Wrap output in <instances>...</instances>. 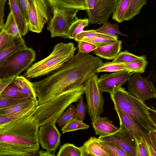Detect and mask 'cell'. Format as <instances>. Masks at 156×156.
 <instances>
[{"mask_svg":"<svg viewBox=\"0 0 156 156\" xmlns=\"http://www.w3.org/2000/svg\"><path fill=\"white\" fill-rule=\"evenodd\" d=\"M31 99H34L30 98L16 99H9L3 97L0 94V109Z\"/></svg>","mask_w":156,"mask_h":156,"instance_id":"cell-39","label":"cell"},{"mask_svg":"<svg viewBox=\"0 0 156 156\" xmlns=\"http://www.w3.org/2000/svg\"><path fill=\"white\" fill-rule=\"evenodd\" d=\"M1 79H0V81H1Z\"/></svg>","mask_w":156,"mask_h":156,"instance_id":"cell-50","label":"cell"},{"mask_svg":"<svg viewBox=\"0 0 156 156\" xmlns=\"http://www.w3.org/2000/svg\"><path fill=\"white\" fill-rule=\"evenodd\" d=\"M122 42V41L117 40L112 43L97 47L93 51V52L101 58L113 60L120 52Z\"/></svg>","mask_w":156,"mask_h":156,"instance_id":"cell-17","label":"cell"},{"mask_svg":"<svg viewBox=\"0 0 156 156\" xmlns=\"http://www.w3.org/2000/svg\"><path fill=\"white\" fill-rule=\"evenodd\" d=\"M98 138L99 142L104 147L110 156H129L125 151L116 144L102 140Z\"/></svg>","mask_w":156,"mask_h":156,"instance_id":"cell-29","label":"cell"},{"mask_svg":"<svg viewBox=\"0 0 156 156\" xmlns=\"http://www.w3.org/2000/svg\"><path fill=\"white\" fill-rule=\"evenodd\" d=\"M37 101H34L30 105L13 114L0 116V126L15 120L31 112L38 104Z\"/></svg>","mask_w":156,"mask_h":156,"instance_id":"cell-22","label":"cell"},{"mask_svg":"<svg viewBox=\"0 0 156 156\" xmlns=\"http://www.w3.org/2000/svg\"><path fill=\"white\" fill-rule=\"evenodd\" d=\"M56 156H81L79 147L68 143L61 146Z\"/></svg>","mask_w":156,"mask_h":156,"instance_id":"cell-34","label":"cell"},{"mask_svg":"<svg viewBox=\"0 0 156 156\" xmlns=\"http://www.w3.org/2000/svg\"><path fill=\"white\" fill-rule=\"evenodd\" d=\"M149 134L154 145L156 147V130L150 131Z\"/></svg>","mask_w":156,"mask_h":156,"instance_id":"cell-48","label":"cell"},{"mask_svg":"<svg viewBox=\"0 0 156 156\" xmlns=\"http://www.w3.org/2000/svg\"><path fill=\"white\" fill-rule=\"evenodd\" d=\"M117 40L118 37L116 35H105L102 36L95 37L86 42L91 43L98 47L112 43Z\"/></svg>","mask_w":156,"mask_h":156,"instance_id":"cell-36","label":"cell"},{"mask_svg":"<svg viewBox=\"0 0 156 156\" xmlns=\"http://www.w3.org/2000/svg\"><path fill=\"white\" fill-rule=\"evenodd\" d=\"M17 1L23 15L26 20L27 16V0H17Z\"/></svg>","mask_w":156,"mask_h":156,"instance_id":"cell-45","label":"cell"},{"mask_svg":"<svg viewBox=\"0 0 156 156\" xmlns=\"http://www.w3.org/2000/svg\"><path fill=\"white\" fill-rule=\"evenodd\" d=\"M0 95L3 97L9 99H16L29 98L23 96L18 87L12 81L5 88Z\"/></svg>","mask_w":156,"mask_h":156,"instance_id":"cell-31","label":"cell"},{"mask_svg":"<svg viewBox=\"0 0 156 156\" xmlns=\"http://www.w3.org/2000/svg\"><path fill=\"white\" fill-rule=\"evenodd\" d=\"M76 48L72 43H59L44 58L29 67L23 76L28 79L48 75L57 70L74 55Z\"/></svg>","mask_w":156,"mask_h":156,"instance_id":"cell-4","label":"cell"},{"mask_svg":"<svg viewBox=\"0 0 156 156\" xmlns=\"http://www.w3.org/2000/svg\"><path fill=\"white\" fill-rule=\"evenodd\" d=\"M119 119V128L125 133L135 144L136 140L147 141L155 147L149 133L137 124L128 115L114 106Z\"/></svg>","mask_w":156,"mask_h":156,"instance_id":"cell-11","label":"cell"},{"mask_svg":"<svg viewBox=\"0 0 156 156\" xmlns=\"http://www.w3.org/2000/svg\"><path fill=\"white\" fill-rule=\"evenodd\" d=\"M98 138L102 140L116 144L125 151L129 156H136L135 144L120 129L115 134L100 136Z\"/></svg>","mask_w":156,"mask_h":156,"instance_id":"cell-14","label":"cell"},{"mask_svg":"<svg viewBox=\"0 0 156 156\" xmlns=\"http://www.w3.org/2000/svg\"><path fill=\"white\" fill-rule=\"evenodd\" d=\"M36 155L39 156H55L54 154L50 153L48 151H44L43 150H39L37 152Z\"/></svg>","mask_w":156,"mask_h":156,"instance_id":"cell-47","label":"cell"},{"mask_svg":"<svg viewBox=\"0 0 156 156\" xmlns=\"http://www.w3.org/2000/svg\"><path fill=\"white\" fill-rule=\"evenodd\" d=\"M49 121L42 103L30 113L0 126V156L36 155L38 128Z\"/></svg>","mask_w":156,"mask_h":156,"instance_id":"cell-2","label":"cell"},{"mask_svg":"<svg viewBox=\"0 0 156 156\" xmlns=\"http://www.w3.org/2000/svg\"><path fill=\"white\" fill-rule=\"evenodd\" d=\"M79 52L84 53H89L97 47L94 45L84 41H77Z\"/></svg>","mask_w":156,"mask_h":156,"instance_id":"cell-42","label":"cell"},{"mask_svg":"<svg viewBox=\"0 0 156 156\" xmlns=\"http://www.w3.org/2000/svg\"><path fill=\"white\" fill-rule=\"evenodd\" d=\"M118 0H87L86 10L89 23L100 24L107 21L113 13Z\"/></svg>","mask_w":156,"mask_h":156,"instance_id":"cell-9","label":"cell"},{"mask_svg":"<svg viewBox=\"0 0 156 156\" xmlns=\"http://www.w3.org/2000/svg\"><path fill=\"white\" fill-rule=\"evenodd\" d=\"M147 62L146 57L144 55L129 62L122 63L133 72L143 73L145 72Z\"/></svg>","mask_w":156,"mask_h":156,"instance_id":"cell-25","label":"cell"},{"mask_svg":"<svg viewBox=\"0 0 156 156\" xmlns=\"http://www.w3.org/2000/svg\"><path fill=\"white\" fill-rule=\"evenodd\" d=\"M35 101L37 100L31 99L0 109V116L10 115L17 112L26 108Z\"/></svg>","mask_w":156,"mask_h":156,"instance_id":"cell-32","label":"cell"},{"mask_svg":"<svg viewBox=\"0 0 156 156\" xmlns=\"http://www.w3.org/2000/svg\"><path fill=\"white\" fill-rule=\"evenodd\" d=\"M93 127L96 135L102 136L115 133L120 129L108 118L99 116L92 122Z\"/></svg>","mask_w":156,"mask_h":156,"instance_id":"cell-16","label":"cell"},{"mask_svg":"<svg viewBox=\"0 0 156 156\" xmlns=\"http://www.w3.org/2000/svg\"><path fill=\"white\" fill-rule=\"evenodd\" d=\"M103 63L100 58L78 51L58 69L42 80L31 82L38 103L84 86Z\"/></svg>","mask_w":156,"mask_h":156,"instance_id":"cell-1","label":"cell"},{"mask_svg":"<svg viewBox=\"0 0 156 156\" xmlns=\"http://www.w3.org/2000/svg\"><path fill=\"white\" fill-rule=\"evenodd\" d=\"M15 77L1 79L0 81V94L5 88L13 81Z\"/></svg>","mask_w":156,"mask_h":156,"instance_id":"cell-46","label":"cell"},{"mask_svg":"<svg viewBox=\"0 0 156 156\" xmlns=\"http://www.w3.org/2000/svg\"><path fill=\"white\" fill-rule=\"evenodd\" d=\"M26 20L28 30L41 33L49 20L48 5L45 0H27Z\"/></svg>","mask_w":156,"mask_h":156,"instance_id":"cell-8","label":"cell"},{"mask_svg":"<svg viewBox=\"0 0 156 156\" xmlns=\"http://www.w3.org/2000/svg\"><path fill=\"white\" fill-rule=\"evenodd\" d=\"M10 11L18 27L21 35L24 36L28 31L26 19L23 15L17 0H9Z\"/></svg>","mask_w":156,"mask_h":156,"instance_id":"cell-18","label":"cell"},{"mask_svg":"<svg viewBox=\"0 0 156 156\" xmlns=\"http://www.w3.org/2000/svg\"><path fill=\"white\" fill-rule=\"evenodd\" d=\"M89 126L75 117L71 119L62 129V134L79 129H88Z\"/></svg>","mask_w":156,"mask_h":156,"instance_id":"cell-33","label":"cell"},{"mask_svg":"<svg viewBox=\"0 0 156 156\" xmlns=\"http://www.w3.org/2000/svg\"><path fill=\"white\" fill-rule=\"evenodd\" d=\"M52 8L53 16L47 28L51 33V37H61L67 38L69 28L75 20L79 10L59 6Z\"/></svg>","mask_w":156,"mask_h":156,"instance_id":"cell-6","label":"cell"},{"mask_svg":"<svg viewBox=\"0 0 156 156\" xmlns=\"http://www.w3.org/2000/svg\"><path fill=\"white\" fill-rule=\"evenodd\" d=\"M79 148L81 156H110L104 147L98 141V138L94 136L90 137Z\"/></svg>","mask_w":156,"mask_h":156,"instance_id":"cell-15","label":"cell"},{"mask_svg":"<svg viewBox=\"0 0 156 156\" xmlns=\"http://www.w3.org/2000/svg\"><path fill=\"white\" fill-rule=\"evenodd\" d=\"M6 0H0V30L2 29L4 23V8Z\"/></svg>","mask_w":156,"mask_h":156,"instance_id":"cell-44","label":"cell"},{"mask_svg":"<svg viewBox=\"0 0 156 156\" xmlns=\"http://www.w3.org/2000/svg\"><path fill=\"white\" fill-rule=\"evenodd\" d=\"M51 7L59 6L86 10L88 9L87 0H45Z\"/></svg>","mask_w":156,"mask_h":156,"instance_id":"cell-20","label":"cell"},{"mask_svg":"<svg viewBox=\"0 0 156 156\" xmlns=\"http://www.w3.org/2000/svg\"><path fill=\"white\" fill-rule=\"evenodd\" d=\"M1 30H0V32H1Z\"/></svg>","mask_w":156,"mask_h":156,"instance_id":"cell-49","label":"cell"},{"mask_svg":"<svg viewBox=\"0 0 156 156\" xmlns=\"http://www.w3.org/2000/svg\"><path fill=\"white\" fill-rule=\"evenodd\" d=\"M130 0H118L113 12L112 19L119 23L122 22L125 13Z\"/></svg>","mask_w":156,"mask_h":156,"instance_id":"cell-26","label":"cell"},{"mask_svg":"<svg viewBox=\"0 0 156 156\" xmlns=\"http://www.w3.org/2000/svg\"><path fill=\"white\" fill-rule=\"evenodd\" d=\"M105 35L97 33L94 30H83L76 36L74 40L77 42L79 41H87L95 37L102 36Z\"/></svg>","mask_w":156,"mask_h":156,"instance_id":"cell-37","label":"cell"},{"mask_svg":"<svg viewBox=\"0 0 156 156\" xmlns=\"http://www.w3.org/2000/svg\"><path fill=\"white\" fill-rule=\"evenodd\" d=\"M98 76L92 75L84 85L88 113L92 122L103 112L104 100L97 83Z\"/></svg>","mask_w":156,"mask_h":156,"instance_id":"cell-7","label":"cell"},{"mask_svg":"<svg viewBox=\"0 0 156 156\" xmlns=\"http://www.w3.org/2000/svg\"><path fill=\"white\" fill-rule=\"evenodd\" d=\"M27 47L25 41L22 36L16 37L11 44L0 51V66L12 54Z\"/></svg>","mask_w":156,"mask_h":156,"instance_id":"cell-21","label":"cell"},{"mask_svg":"<svg viewBox=\"0 0 156 156\" xmlns=\"http://www.w3.org/2000/svg\"><path fill=\"white\" fill-rule=\"evenodd\" d=\"M56 119L40 126L38 133L39 142L42 148L53 154L60 145L61 136L55 125Z\"/></svg>","mask_w":156,"mask_h":156,"instance_id":"cell-12","label":"cell"},{"mask_svg":"<svg viewBox=\"0 0 156 156\" xmlns=\"http://www.w3.org/2000/svg\"><path fill=\"white\" fill-rule=\"evenodd\" d=\"M2 30L7 34L15 37L21 36L12 12L10 11Z\"/></svg>","mask_w":156,"mask_h":156,"instance_id":"cell-27","label":"cell"},{"mask_svg":"<svg viewBox=\"0 0 156 156\" xmlns=\"http://www.w3.org/2000/svg\"><path fill=\"white\" fill-rule=\"evenodd\" d=\"M147 77H143L136 73L129 80L128 92L144 102L145 101L156 98V90L152 82Z\"/></svg>","mask_w":156,"mask_h":156,"instance_id":"cell-10","label":"cell"},{"mask_svg":"<svg viewBox=\"0 0 156 156\" xmlns=\"http://www.w3.org/2000/svg\"><path fill=\"white\" fill-rule=\"evenodd\" d=\"M103 24L101 27L95 30L96 32L110 36L120 35L125 37L127 36L119 31L118 23L112 24L109 22L107 21Z\"/></svg>","mask_w":156,"mask_h":156,"instance_id":"cell-28","label":"cell"},{"mask_svg":"<svg viewBox=\"0 0 156 156\" xmlns=\"http://www.w3.org/2000/svg\"><path fill=\"white\" fill-rule=\"evenodd\" d=\"M127 70L131 73L132 71L122 63L114 62H106L103 64L97 70V73L101 72H113L121 70Z\"/></svg>","mask_w":156,"mask_h":156,"instance_id":"cell-30","label":"cell"},{"mask_svg":"<svg viewBox=\"0 0 156 156\" xmlns=\"http://www.w3.org/2000/svg\"><path fill=\"white\" fill-rule=\"evenodd\" d=\"M89 20L88 18L79 19L76 17L69 29L68 38L74 39L77 35L80 34L85 27L88 26Z\"/></svg>","mask_w":156,"mask_h":156,"instance_id":"cell-23","label":"cell"},{"mask_svg":"<svg viewBox=\"0 0 156 156\" xmlns=\"http://www.w3.org/2000/svg\"><path fill=\"white\" fill-rule=\"evenodd\" d=\"M139 57L127 51H125L120 52L117 56L113 60L112 62L119 63L129 62Z\"/></svg>","mask_w":156,"mask_h":156,"instance_id":"cell-38","label":"cell"},{"mask_svg":"<svg viewBox=\"0 0 156 156\" xmlns=\"http://www.w3.org/2000/svg\"><path fill=\"white\" fill-rule=\"evenodd\" d=\"M135 145L136 156H148L147 151L140 140H136Z\"/></svg>","mask_w":156,"mask_h":156,"instance_id":"cell-43","label":"cell"},{"mask_svg":"<svg viewBox=\"0 0 156 156\" xmlns=\"http://www.w3.org/2000/svg\"><path fill=\"white\" fill-rule=\"evenodd\" d=\"M76 113V107L70 104L67 110L57 118L56 122L62 129L71 119L75 117Z\"/></svg>","mask_w":156,"mask_h":156,"instance_id":"cell-35","label":"cell"},{"mask_svg":"<svg viewBox=\"0 0 156 156\" xmlns=\"http://www.w3.org/2000/svg\"><path fill=\"white\" fill-rule=\"evenodd\" d=\"M16 37L7 34L2 29L0 33V51L11 44Z\"/></svg>","mask_w":156,"mask_h":156,"instance_id":"cell-41","label":"cell"},{"mask_svg":"<svg viewBox=\"0 0 156 156\" xmlns=\"http://www.w3.org/2000/svg\"><path fill=\"white\" fill-rule=\"evenodd\" d=\"M131 73L124 70L102 75L97 80L100 90L112 93L129 80L132 76Z\"/></svg>","mask_w":156,"mask_h":156,"instance_id":"cell-13","label":"cell"},{"mask_svg":"<svg viewBox=\"0 0 156 156\" xmlns=\"http://www.w3.org/2000/svg\"><path fill=\"white\" fill-rule=\"evenodd\" d=\"M147 4V0H130L123 17V20L132 19L138 14L142 7Z\"/></svg>","mask_w":156,"mask_h":156,"instance_id":"cell-24","label":"cell"},{"mask_svg":"<svg viewBox=\"0 0 156 156\" xmlns=\"http://www.w3.org/2000/svg\"><path fill=\"white\" fill-rule=\"evenodd\" d=\"M35 59V51L31 48L27 47L15 52L0 66V79L19 76Z\"/></svg>","mask_w":156,"mask_h":156,"instance_id":"cell-5","label":"cell"},{"mask_svg":"<svg viewBox=\"0 0 156 156\" xmlns=\"http://www.w3.org/2000/svg\"><path fill=\"white\" fill-rule=\"evenodd\" d=\"M114 106L125 113L148 133L156 130L155 120L152 116L156 112L136 97L120 87L110 93Z\"/></svg>","mask_w":156,"mask_h":156,"instance_id":"cell-3","label":"cell"},{"mask_svg":"<svg viewBox=\"0 0 156 156\" xmlns=\"http://www.w3.org/2000/svg\"><path fill=\"white\" fill-rule=\"evenodd\" d=\"M78 101L79 102L76 104L75 117L77 119L83 121L85 119L86 108L83 101V95L80 96Z\"/></svg>","mask_w":156,"mask_h":156,"instance_id":"cell-40","label":"cell"},{"mask_svg":"<svg viewBox=\"0 0 156 156\" xmlns=\"http://www.w3.org/2000/svg\"><path fill=\"white\" fill-rule=\"evenodd\" d=\"M12 82L18 87L24 96L37 100L32 83L22 76H16Z\"/></svg>","mask_w":156,"mask_h":156,"instance_id":"cell-19","label":"cell"}]
</instances>
